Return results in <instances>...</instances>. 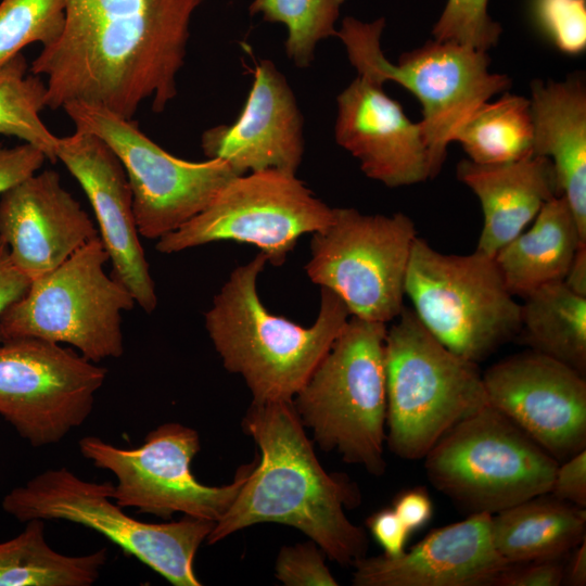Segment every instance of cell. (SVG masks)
<instances>
[{
    "label": "cell",
    "mask_w": 586,
    "mask_h": 586,
    "mask_svg": "<svg viewBox=\"0 0 586 586\" xmlns=\"http://www.w3.org/2000/svg\"><path fill=\"white\" fill-rule=\"evenodd\" d=\"M487 7L488 0H447L432 28L433 39L487 52L497 44L502 33Z\"/></svg>",
    "instance_id": "32"
},
{
    "label": "cell",
    "mask_w": 586,
    "mask_h": 586,
    "mask_svg": "<svg viewBox=\"0 0 586 586\" xmlns=\"http://www.w3.org/2000/svg\"><path fill=\"white\" fill-rule=\"evenodd\" d=\"M75 130L100 138L122 163L132 194L139 234L158 240L205 209L238 175L219 158L176 157L143 133L133 119L74 102L62 107Z\"/></svg>",
    "instance_id": "13"
},
{
    "label": "cell",
    "mask_w": 586,
    "mask_h": 586,
    "mask_svg": "<svg viewBox=\"0 0 586 586\" xmlns=\"http://www.w3.org/2000/svg\"><path fill=\"white\" fill-rule=\"evenodd\" d=\"M405 295L424 328L456 355L480 362L518 335L521 304L494 257L449 255L416 238Z\"/></svg>",
    "instance_id": "9"
},
{
    "label": "cell",
    "mask_w": 586,
    "mask_h": 586,
    "mask_svg": "<svg viewBox=\"0 0 586 586\" xmlns=\"http://www.w3.org/2000/svg\"><path fill=\"white\" fill-rule=\"evenodd\" d=\"M204 0H65L61 36L29 72L46 76V107L79 102L133 119L177 94L190 23Z\"/></svg>",
    "instance_id": "1"
},
{
    "label": "cell",
    "mask_w": 586,
    "mask_h": 586,
    "mask_svg": "<svg viewBox=\"0 0 586 586\" xmlns=\"http://www.w3.org/2000/svg\"><path fill=\"white\" fill-rule=\"evenodd\" d=\"M565 577H568L570 585H586V538L574 548L571 563L565 570Z\"/></svg>",
    "instance_id": "42"
},
{
    "label": "cell",
    "mask_w": 586,
    "mask_h": 586,
    "mask_svg": "<svg viewBox=\"0 0 586 586\" xmlns=\"http://www.w3.org/2000/svg\"><path fill=\"white\" fill-rule=\"evenodd\" d=\"M488 404L559 463L586 449V381L568 365L534 351L482 373Z\"/></svg>",
    "instance_id": "16"
},
{
    "label": "cell",
    "mask_w": 586,
    "mask_h": 586,
    "mask_svg": "<svg viewBox=\"0 0 586 586\" xmlns=\"http://www.w3.org/2000/svg\"><path fill=\"white\" fill-rule=\"evenodd\" d=\"M386 323L352 316L292 404L324 451L385 471Z\"/></svg>",
    "instance_id": "6"
},
{
    "label": "cell",
    "mask_w": 586,
    "mask_h": 586,
    "mask_svg": "<svg viewBox=\"0 0 586 586\" xmlns=\"http://www.w3.org/2000/svg\"><path fill=\"white\" fill-rule=\"evenodd\" d=\"M417 238L403 213L361 214L333 208V218L311 233L307 277L341 297L352 316L387 323L404 306L405 278Z\"/></svg>",
    "instance_id": "11"
},
{
    "label": "cell",
    "mask_w": 586,
    "mask_h": 586,
    "mask_svg": "<svg viewBox=\"0 0 586 586\" xmlns=\"http://www.w3.org/2000/svg\"><path fill=\"white\" fill-rule=\"evenodd\" d=\"M242 428L260 458L205 542L216 544L257 523H280L304 533L340 565L367 556L366 532L345 514L359 504V491L345 475L322 468L292 402L252 400Z\"/></svg>",
    "instance_id": "2"
},
{
    "label": "cell",
    "mask_w": 586,
    "mask_h": 586,
    "mask_svg": "<svg viewBox=\"0 0 586 586\" xmlns=\"http://www.w3.org/2000/svg\"><path fill=\"white\" fill-rule=\"evenodd\" d=\"M366 523L373 538L383 548L384 556L395 558L405 551L410 532L392 508L374 512Z\"/></svg>",
    "instance_id": "38"
},
{
    "label": "cell",
    "mask_w": 586,
    "mask_h": 586,
    "mask_svg": "<svg viewBox=\"0 0 586 586\" xmlns=\"http://www.w3.org/2000/svg\"><path fill=\"white\" fill-rule=\"evenodd\" d=\"M99 232L59 173L37 171L0 195V239L30 281L69 258Z\"/></svg>",
    "instance_id": "19"
},
{
    "label": "cell",
    "mask_w": 586,
    "mask_h": 586,
    "mask_svg": "<svg viewBox=\"0 0 586 586\" xmlns=\"http://www.w3.org/2000/svg\"><path fill=\"white\" fill-rule=\"evenodd\" d=\"M392 509L409 532L426 524L433 514V504L423 487H415L399 493Z\"/></svg>",
    "instance_id": "39"
},
{
    "label": "cell",
    "mask_w": 586,
    "mask_h": 586,
    "mask_svg": "<svg viewBox=\"0 0 586 586\" xmlns=\"http://www.w3.org/2000/svg\"><path fill=\"white\" fill-rule=\"evenodd\" d=\"M566 556L511 564L496 586H559L565 578Z\"/></svg>",
    "instance_id": "35"
},
{
    "label": "cell",
    "mask_w": 586,
    "mask_h": 586,
    "mask_svg": "<svg viewBox=\"0 0 586 586\" xmlns=\"http://www.w3.org/2000/svg\"><path fill=\"white\" fill-rule=\"evenodd\" d=\"M107 370L33 337L0 341V416L35 447L62 441L90 416Z\"/></svg>",
    "instance_id": "15"
},
{
    "label": "cell",
    "mask_w": 586,
    "mask_h": 586,
    "mask_svg": "<svg viewBox=\"0 0 586 586\" xmlns=\"http://www.w3.org/2000/svg\"><path fill=\"white\" fill-rule=\"evenodd\" d=\"M562 282L572 292L586 297V243L578 247Z\"/></svg>",
    "instance_id": "41"
},
{
    "label": "cell",
    "mask_w": 586,
    "mask_h": 586,
    "mask_svg": "<svg viewBox=\"0 0 586 586\" xmlns=\"http://www.w3.org/2000/svg\"><path fill=\"white\" fill-rule=\"evenodd\" d=\"M384 27V17L364 22L347 16L336 37L358 75L381 85L394 81L420 101L419 123L434 178L459 127L480 105L508 91L512 82L509 76L489 71L487 52L450 41L428 40L392 63L381 48Z\"/></svg>",
    "instance_id": "4"
},
{
    "label": "cell",
    "mask_w": 586,
    "mask_h": 586,
    "mask_svg": "<svg viewBox=\"0 0 586 586\" xmlns=\"http://www.w3.org/2000/svg\"><path fill=\"white\" fill-rule=\"evenodd\" d=\"M492 514L473 513L435 528L400 556L362 557L355 586H496L511 565L496 550Z\"/></svg>",
    "instance_id": "21"
},
{
    "label": "cell",
    "mask_w": 586,
    "mask_h": 586,
    "mask_svg": "<svg viewBox=\"0 0 586 586\" xmlns=\"http://www.w3.org/2000/svg\"><path fill=\"white\" fill-rule=\"evenodd\" d=\"M520 330L522 342L583 375L586 372V297L563 282L544 285L523 297Z\"/></svg>",
    "instance_id": "26"
},
{
    "label": "cell",
    "mask_w": 586,
    "mask_h": 586,
    "mask_svg": "<svg viewBox=\"0 0 586 586\" xmlns=\"http://www.w3.org/2000/svg\"><path fill=\"white\" fill-rule=\"evenodd\" d=\"M334 138L368 178L388 188L431 178L420 123L411 122L383 85L366 76L357 75L337 95Z\"/></svg>",
    "instance_id": "18"
},
{
    "label": "cell",
    "mask_w": 586,
    "mask_h": 586,
    "mask_svg": "<svg viewBox=\"0 0 586 586\" xmlns=\"http://www.w3.org/2000/svg\"><path fill=\"white\" fill-rule=\"evenodd\" d=\"M29 284L30 280L13 265L8 246L0 239V318L26 292Z\"/></svg>",
    "instance_id": "40"
},
{
    "label": "cell",
    "mask_w": 586,
    "mask_h": 586,
    "mask_svg": "<svg viewBox=\"0 0 586 586\" xmlns=\"http://www.w3.org/2000/svg\"><path fill=\"white\" fill-rule=\"evenodd\" d=\"M346 0H253L252 15L285 26L288 37L284 49L288 58L298 67L311 64L319 41L336 37L335 23Z\"/></svg>",
    "instance_id": "30"
},
{
    "label": "cell",
    "mask_w": 586,
    "mask_h": 586,
    "mask_svg": "<svg viewBox=\"0 0 586 586\" xmlns=\"http://www.w3.org/2000/svg\"><path fill=\"white\" fill-rule=\"evenodd\" d=\"M332 218L333 208L295 174L270 168L232 178L205 209L155 247L173 254L212 242L247 243L280 267L300 237L326 228Z\"/></svg>",
    "instance_id": "12"
},
{
    "label": "cell",
    "mask_w": 586,
    "mask_h": 586,
    "mask_svg": "<svg viewBox=\"0 0 586 586\" xmlns=\"http://www.w3.org/2000/svg\"><path fill=\"white\" fill-rule=\"evenodd\" d=\"M46 160L44 153L30 143L13 148L0 143V195L39 171Z\"/></svg>",
    "instance_id": "36"
},
{
    "label": "cell",
    "mask_w": 586,
    "mask_h": 586,
    "mask_svg": "<svg viewBox=\"0 0 586 586\" xmlns=\"http://www.w3.org/2000/svg\"><path fill=\"white\" fill-rule=\"evenodd\" d=\"M266 264L258 252L231 271L204 314L205 328L224 367L243 378L253 402H292L352 315L326 288L310 327L271 314L257 292Z\"/></svg>",
    "instance_id": "3"
},
{
    "label": "cell",
    "mask_w": 586,
    "mask_h": 586,
    "mask_svg": "<svg viewBox=\"0 0 586 586\" xmlns=\"http://www.w3.org/2000/svg\"><path fill=\"white\" fill-rule=\"evenodd\" d=\"M80 454L97 468L112 472L117 483L111 498L122 508H137L168 520L176 512L219 521L228 511L256 466L257 459L238 469L224 486L200 483L191 462L200 450L198 432L180 423H165L151 431L142 445L116 447L97 436L82 437Z\"/></svg>",
    "instance_id": "14"
},
{
    "label": "cell",
    "mask_w": 586,
    "mask_h": 586,
    "mask_svg": "<svg viewBox=\"0 0 586 586\" xmlns=\"http://www.w3.org/2000/svg\"><path fill=\"white\" fill-rule=\"evenodd\" d=\"M547 495L492 514L493 543L508 563L568 556L586 538L585 509Z\"/></svg>",
    "instance_id": "25"
},
{
    "label": "cell",
    "mask_w": 586,
    "mask_h": 586,
    "mask_svg": "<svg viewBox=\"0 0 586 586\" xmlns=\"http://www.w3.org/2000/svg\"><path fill=\"white\" fill-rule=\"evenodd\" d=\"M110 256L97 237L52 271L30 281L0 318V339L65 343L99 364L124 353L123 313L137 304L105 271Z\"/></svg>",
    "instance_id": "8"
},
{
    "label": "cell",
    "mask_w": 586,
    "mask_h": 586,
    "mask_svg": "<svg viewBox=\"0 0 586 586\" xmlns=\"http://www.w3.org/2000/svg\"><path fill=\"white\" fill-rule=\"evenodd\" d=\"M537 27L560 52L579 55L586 49V0H533Z\"/></svg>",
    "instance_id": "33"
},
{
    "label": "cell",
    "mask_w": 586,
    "mask_h": 586,
    "mask_svg": "<svg viewBox=\"0 0 586 586\" xmlns=\"http://www.w3.org/2000/svg\"><path fill=\"white\" fill-rule=\"evenodd\" d=\"M457 177L480 200L484 221L475 251L489 257L523 232L545 203L561 195L551 161L540 155L500 165L462 160Z\"/></svg>",
    "instance_id": "22"
},
{
    "label": "cell",
    "mask_w": 586,
    "mask_h": 586,
    "mask_svg": "<svg viewBox=\"0 0 586 586\" xmlns=\"http://www.w3.org/2000/svg\"><path fill=\"white\" fill-rule=\"evenodd\" d=\"M55 157L78 181L93 208L99 237L113 266L112 276L129 290L138 306L151 314L157 295L122 163L100 138L79 130L59 137Z\"/></svg>",
    "instance_id": "17"
},
{
    "label": "cell",
    "mask_w": 586,
    "mask_h": 586,
    "mask_svg": "<svg viewBox=\"0 0 586 586\" xmlns=\"http://www.w3.org/2000/svg\"><path fill=\"white\" fill-rule=\"evenodd\" d=\"M534 155L548 157L559 191L586 240V88L581 76L533 80Z\"/></svg>",
    "instance_id": "23"
},
{
    "label": "cell",
    "mask_w": 586,
    "mask_h": 586,
    "mask_svg": "<svg viewBox=\"0 0 586 586\" xmlns=\"http://www.w3.org/2000/svg\"><path fill=\"white\" fill-rule=\"evenodd\" d=\"M111 482L94 483L66 468L49 469L9 492L3 510L21 522L68 521L89 527L137 558L175 586H200L195 553L215 522L184 515L146 523L131 518L112 498Z\"/></svg>",
    "instance_id": "7"
},
{
    "label": "cell",
    "mask_w": 586,
    "mask_h": 586,
    "mask_svg": "<svg viewBox=\"0 0 586 586\" xmlns=\"http://www.w3.org/2000/svg\"><path fill=\"white\" fill-rule=\"evenodd\" d=\"M473 163L500 165L534 155L530 99L504 92L480 105L453 138Z\"/></svg>",
    "instance_id": "28"
},
{
    "label": "cell",
    "mask_w": 586,
    "mask_h": 586,
    "mask_svg": "<svg viewBox=\"0 0 586 586\" xmlns=\"http://www.w3.org/2000/svg\"><path fill=\"white\" fill-rule=\"evenodd\" d=\"M46 82L40 76L27 73L21 53L0 67V135L35 145L55 163L59 137L40 117L46 107Z\"/></svg>",
    "instance_id": "29"
},
{
    "label": "cell",
    "mask_w": 586,
    "mask_h": 586,
    "mask_svg": "<svg viewBox=\"0 0 586 586\" xmlns=\"http://www.w3.org/2000/svg\"><path fill=\"white\" fill-rule=\"evenodd\" d=\"M423 460L430 483L470 514L548 494L559 466L491 405L451 428Z\"/></svg>",
    "instance_id": "10"
},
{
    "label": "cell",
    "mask_w": 586,
    "mask_h": 586,
    "mask_svg": "<svg viewBox=\"0 0 586 586\" xmlns=\"http://www.w3.org/2000/svg\"><path fill=\"white\" fill-rule=\"evenodd\" d=\"M552 497L585 508L586 506V449L578 451L558 466L549 492Z\"/></svg>",
    "instance_id": "37"
},
{
    "label": "cell",
    "mask_w": 586,
    "mask_h": 586,
    "mask_svg": "<svg viewBox=\"0 0 586 586\" xmlns=\"http://www.w3.org/2000/svg\"><path fill=\"white\" fill-rule=\"evenodd\" d=\"M106 560V548L81 556L53 550L44 538V521L34 519L0 543V586H90Z\"/></svg>",
    "instance_id": "27"
},
{
    "label": "cell",
    "mask_w": 586,
    "mask_h": 586,
    "mask_svg": "<svg viewBox=\"0 0 586 586\" xmlns=\"http://www.w3.org/2000/svg\"><path fill=\"white\" fill-rule=\"evenodd\" d=\"M586 243L563 196L544 204L532 227L494 256L502 280L513 296L562 282L578 247Z\"/></svg>",
    "instance_id": "24"
},
{
    "label": "cell",
    "mask_w": 586,
    "mask_h": 586,
    "mask_svg": "<svg viewBox=\"0 0 586 586\" xmlns=\"http://www.w3.org/2000/svg\"><path fill=\"white\" fill-rule=\"evenodd\" d=\"M65 23V0H2L0 2V67L29 43H53Z\"/></svg>",
    "instance_id": "31"
},
{
    "label": "cell",
    "mask_w": 586,
    "mask_h": 586,
    "mask_svg": "<svg viewBox=\"0 0 586 586\" xmlns=\"http://www.w3.org/2000/svg\"><path fill=\"white\" fill-rule=\"evenodd\" d=\"M324 556L313 540L283 546L276 560L275 576L286 586H336Z\"/></svg>",
    "instance_id": "34"
},
{
    "label": "cell",
    "mask_w": 586,
    "mask_h": 586,
    "mask_svg": "<svg viewBox=\"0 0 586 586\" xmlns=\"http://www.w3.org/2000/svg\"><path fill=\"white\" fill-rule=\"evenodd\" d=\"M201 146L207 158L227 162L238 176L270 168L296 173L305 148L303 116L284 75L271 61L256 65L237 120L205 130Z\"/></svg>",
    "instance_id": "20"
},
{
    "label": "cell",
    "mask_w": 586,
    "mask_h": 586,
    "mask_svg": "<svg viewBox=\"0 0 586 586\" xmlns=\"http://www.w3.org/2000/svg\"><path fill=\"white\" fill-rule=\"evenodd\" d=\"M385 335L386 440L405 460H421L457 423L489 405L476 362L435 339L403 308Z\"/></svg>",
    "instance_id": "5"
}]
</instances>
